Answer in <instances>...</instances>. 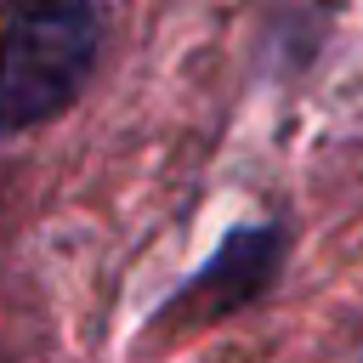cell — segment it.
I'll return each instance as SVG.
<instances>
[{
  "instance_id": "7a4b0ae2",
  "label": "cell",
  "mask_w": 363,
  "mask_h": 363,
  "mask_svg": "<svg viewBox=\"0 0 363 363\" xmlns=\"http://www.w3.org/2000/svg\"><path fill=\"white\" fill-rule=\"evenodd\" d=\"M272 267H278V233L250 227V233L227 238V250H221V255L204 267L199 295L210 301V312H227V306L250 301V295H255V289L272 278Z\"/></svg>"
},
{
  "instance_id": "6da1fadb",
  "label": "cell",
  "mask_w": 363,
  "mask_h": 363,
  "mask_svg": "<svg viewBox=\"0 0 363 363\" xmlns=\"http://www.w3.org/2000/svg\"><path fill=\"white\" fill-rule=\"evenodd\" d=\"M96 62L91 0H17L0 17V130H28L74 102Z\"/></svg>"
}]
</instances>
